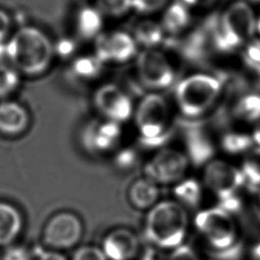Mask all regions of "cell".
I'll use <instances>...</instances> for the list:
<instances>
[{"mask_svg": "<svg viewBox=\"0 0 260 260\" xmlns=\"http://www.w3.org/2000/svg\"><path fill=\"white\" fill-rule=\"evenodd\" d=\"M175 197L183 206L195 208L201 199L200 184L194 179H186L180 181L174 188Z\"/></svg>", "mask_w": 260, "mask_h": 260, "instance_id": "7402d4cb", "label": "cell"}, {"mask_svg": "<svg viewBox=\"0 0 260 260\" xmlns=\"http://www.w3.org/2000/svg\"><path fill=\"white\" fill-rule=\"evenodd\" d=\"M221 89V81L207 74H193L182 79L175 91L180 112L188 118L203 115L215 102Z\"/></svg>", "mask_w": 260, "mask_h": 260, "instance_id": "5b68a950", "label": "cell"}, {"mask_svg": "<svg viewBox=\"0 0 260 260\" xmlns=\"http://www.w3.org/2000/svg\"><path fill=\"white\" fill-rule=\"evenodd\" d=\"M167 260H199L196 252L187 245H180L173 249Z\"/></svg>", "mask_w": 260, "mask_h": 260, "instance_id": "d6a6232c", "label": "cell"}, {"mask_svg": "<svg viewBox=\"0 0 260 260\" xmlns=\"http://www.w3.org/2000/svg\"><path fill=\"white\" fill-rule=\"evenodd\" d=\"M93 104L105 119L119 124L129 120L134 114L129 94L114 83L100 86L93 94Z\"/></svg>", "mask_w": 260, "mask_h": 260, "instance_id": "30bf717a", "label": "cell"}, {"mask_svg": "<svg viewBox=\"0 0 260 260\" xmlns=\"http://www.w3.org/2000/svg\"><path fill=\"white\" fill-rule=\"evenodd\" d=\"M245 182L251 188L260 186V148L253 149L244 160L243 172Z\"/></svg>", "mask_w": 260, "mask_h": 260, "instance_id": "cb8c5ba5", "label": "cell"}, {"mask_svg": "<svg viewBox=\"0 0 260 260\" xmlns=\"http://www.w3.org/2000/svg\"><path fill=\"white\" fill-rule=\"evenodd\" d=\"M189 217L185 206L176 200L154 204L145 219V236L158 249H175L187 234Z\"/></svg>", "mask_w": 260, "mask_h": 260, "instance_id": "7a4b0ae2", "label": "cell"}, {"mask_svg": "<svg viewBox=\"0 0 260 260\" xmlns=\"http://www.w3.org/2000/svg\"><path fill=\"white\" fill-rule=\"evenodd\" d=\"M212 260H242L241 244H235L224 251L214 252Z\"/></svg>", "mask_w": 260, "mask_h": 260, "instance_id": "836d02e7", "label": "cell"}, {"mask_svg": "<svg viewBox=\"0 0 260 260\" xmlns=\"http://www.w3.org/2000/svg\"><path fill=\"white\" fill-rule=\"evenodd\" d=\"M72 260H108L103 250L93 246H83L78 248Z\"/></svg>", "mask_w": 260, "mask_h": 260, "instance_id": "1f68e13d", "label": "cell"}, {"mask_svg": "<svg viewBox=\"0 0 260 260\" xmlns=\"http://www.w3.org/2000/svg\"><path fill=\"white\" fill-rule=\"evenodd\" d=\"M82 235L80 219L71 212H59L46 223L43 232L44 243L52 249H68L75 246Z\"/></svg>", "mask_w": 260, "mask_h": 260, "instance_id": "9c48e42d", "label": "cell"}, {"mask_svg": "<svg viewBox=\"0 0 260 260\" xmlns=\"http://www.w3.org/2000/svg\"><path fill=\"white\" fill-rule=\"evenodd\" d=\"M95 8L103 14L120 17L132 8V0H94Z\"/></svg>", "mask_w": 260, "mask_h": 260, "instance_id": "4316f807", "label": "cell"}, {"mask_svg": "<svg viewBox=\"0 0 260 260\" xmlns=\"http://www.w3.org/2000/svg\"><path fill=\"white\" fill-rule=\"evenodd\" d=\"M27 111L18 103L5 101L0 103V133L18 135L28 125Z\"/></svg>", "mask_w": 260, "mask_h": 260, "instance_id": "9a60e30c", "label": "cell"}, {"mask_svg": "<svg viewBox=\"0 0 260 260\" xmlns=\"http://www.w3.org/2000/svg\"><path fill=\"white\" fill-rule=\"evenodd\" d=\"M11 17L2 8H0V44L6 43V39L11 30Z\"/></svg>", "mask_w": 260, "mask_h": 260, "instance_id": "e575fe53", "label": "cell"}, {"mask_svg": "<svg viewBox=\"0 0 260 260\" xmlns=\"http://www.w3.org/2000/svg\"><path fill=\"white\" fill-rule=\"evenodd\" d=\"M21 228L22 217L18 209L0 201V247L9 246L18 237Z\"/></svg>", "mask_w": 260, "mask_h": 260, "instance_id": "e0dca14e", "label": "cell"}, {"mask_svg": "<svg viewBox=\"0 0 260 260\" xmlns=\"http://www.w3.org/2000/svg\"><path fill=\"white\" fill-rule=\"evenodd\" d=\"M135 127L140 140L148 146H157L172 132V113L167 100L156 93L144 95L134 111Z\"/></svg>", "mask_w": 260, "mask_h": 260, "instance_id": "277c9868", "label": "cell"}, {"mask_svg": "<svg viewBox=\"0 0 260 260\" xmlns=\"http://www.w3.org/2000/svg\"><path fill=\"white\" fill-rule=\"evenodd\" d=\"M238 118L253 121L260 118V95L248 94L243 96L236 105L234 110Z\"/></svg>", "mask_w": 260, "mask_h": 260, "instance_id": "603a6c76", "label": "cell"}, {"mask_svg": "<svg viewBox=\"0 0 260 260\" xmlns=\"http://www.w3.org/2000/svg\"><path fill=\"white\" fill-rule=\"evenodd\" d=\"M102 12L93 7H85L77 15L78 34L85 39L98 37L103 26Z\"/></svg>", "mask_w": 260, "mask_h": 260, "instance_id": "ffe728a7", "label": "cell"}, {"mask_svg": "<svg viewBox=\"0 0 260 260\" xmlns=\"http://www.w3.org/2000/svg\"><path fill=\"white\" fill-rule=\"evenodd\" d=\"M167 258L168 257H165L159 252V249L156 250L155 248H149L144 251L140 260H167Z\"/></svg>", "mask_w": 260, "mask_h": 260, "instance_id": "d590c367", "label": "cell"}, {"mask_svg": "<svg viewBox=\"0 0 260 260\" xmlns=\"http://www.w3.org/2000/svg\"><path fill=\"white\" fill-rule=\"evenodd\" d=\"M169 0H132V8L141 14L155 13L168 4Z\"/></svg>", "mask_w": 260, "mask_h": 260, "instance_id": "f546056e", "label": "cell"}, {"mask_svg": "<svg viewBox=\"0 0 260 260\" xmlns=\"http://www.w3.org/2000/svg\"><path fill=\"white\" fill-rule=\"evenodd\" d=\"M252 144V138L242 133H226L221 139L222 148L230 153H239L247 150Z\"/></svg>", "mask_w": 260, "mask_h": 260, "instance_id": "83f0119b", "label": "cell"}, {"mask_svg": "<svg viewBox=\"0 0 260 260\" xmlns=\"http://www.w3.org/2000/svg\"><path fill=\"white\" fill-rule=\"evenodd\" d=\"M253 140H254L255 142H257L258 144H260V127H258V128L255 130V132H254V134H253Z\"/></svg>", "mask_w": 260, "mask_h": 260, "instance_id": "f35d334b", "label": "cell"}, {"mask_svg": "<svg viewBox=\"0 0 260 260\" xmlns=\"http://www.w3.org/2000/svg\"><path fill=\"white\" fill-rule=\"evenodd\" d=\"M39 260H67L64 255L57 251H43L39 254Z\"/></svg>", "mask_w": 260, "mask_h": 260, "instance_id": "8d00e7d4", "label": "cell"}, {"mask_svg": "<svg viewBox=\"0 0 260 260\" xmlns=\"http://www.w3.org/2000/svg\"><path fill=\"white\" fill-rule=\"evenodd\" d=\"M18 85V71L12 66L0 63V99L8 96Z\"/></svg>", "mask_w": 260, "mask_h": 260, "instance_id": "484cf974", "label": "cell"}, {"mask_svg": "<svg viewBox=\"0 0 260 260\" xmlns=\"http://www.w3.org/2000/svg\"><path fill=\"white\" fill-rule=\"evenodd\" d=\"M0 260H32V253L24 246L9 245Z\"/></svg>", "mask_w": 260, "mask_h": 260, "instance_id": "4dcf8cb0", "label": "cell"}, {"mask_svg": "<svg viewBox=\"0 0 260 260\" xmlns=\"http://www.w3.org/2000/svg\"><path fill=\"white\" fill-rule=\"evenodd\" d=\"M204 182L220 201H223L236 196L237 190L245 183V179L242 172L236 168L224 161L214 160L205 168Z\"/></svg>", "mask_w": 260, "mask_h": 260, "instance_id": "7c38bea8", "label": "cell"}, {"mask_svg": "<svg viewBox=\"0 0 260 260\" xmlns=\"http://www.w3.org/2000/svg\"><path fill=\"white\" fill-rule=\"evenodd\" d=\"M190 20V14L185 4L177 2L170 5L164 13L161 27L164 31L170 34H177L183 30Z\"/></svg>", "mask_w": 260, "mask_h": 260, "instance_id": "d6986e66", "label": "cell"}, {"mask_svg": "<svg viewBox=\"0 0 260 260\" xmlns=\"http://www.w3.org/2000/svg\"><path fill=\"white\" fill-rule=\"evenodd\" d=\"M137 51V43L133 36L115 30L100 34L95 41V56L104 62L124 63L132 59Z\"/></svg>", "mask_w": 260, "mask_h": 260, "instance_id": "8fae6325", "label": "cell"}, {"mask_svg": "<svg viewBox=\"0 0 260 260\" xmlns=\"http://www.w3.org/2000/svg\"><path fill=\"white\" fill-rule=\"evenodd\" d=\"M136 72L141 84L152 90L170 87L175 80V69L168 57L155 49H145L136 59Z\"/></svg>", "mask_w": 260, "mask_h": 260, "instance_id": "52a82bcc", "label": "cell"}, {"mask_svg": "<svg viewBox=\"0 0 260 260\" xmlns=\"http://www.w3.org/2000/svg\"><path fill=\"white\" fill-rule=\"evenodd\" d=\"M256 27L258 28V30H259V32H260V18L258 19V21H257V23H256Z\"/></svg>", "mask_w": 260, "mask_h": 260, "instance_id": "60d3db41", "label": "cell"}, {"mask_svg": "<svg viewBox=\"0 0 260 260\" xmlns=\"http://www.w3.org/2000/svg\"><path fill=\"white\" fill-rule=\"evenodd\" d=\"M187 144L189 155L196 165L205 162L214 152L212 139L204 125L200 123L193 124L188 130Z\"/></svg>", "mask_w": 260, "mask_h": 260, "instance_id": "2e32d148", "label": "cell"}, {"mask_svg": "<svg viewBox=\"0 0 260 260\" xmlns=\"http://www.w3.org/2000/svg\"><path fill=\"white\" fill-rule=\"evenodd\" d=\"M253 256H254L257 260H260V244H258V245L253 249Z\"/></svg>", "mask_w": 260, "mask_h": 260, "instance_id": "ab89813d", "label": "cell"}, {"mask_svg": "<svg viewBox=\"0 0 260 260\" xmlns=\"http://www.w3.org/2000/svg\"><path fill=\"white\" fill-rule=\"evenodd\" d=\"M50 39L34 26L20 27L6 43V58L17 71L29 76L44 73L53 59Z\"/></svg>", "mask_w": 260, "mask_h": 260, "instance_id": "6da1fadb", "label": "cell"}, {"mask_svg": "<svg viewBox=\"0 0 260 260\" xmlns=\"http://www.w3.org/2000/svg\"><path fill=\"white\" fill-rule=\"evenodd\" d=\"M134 40L145 49H154L164 38V29L160 24L151 21H140L134 28Z\"/></svg>", "mask_w": 260, "mask_h": 260, "instance_id": "44dd1931", "label": "cell"}, {"mask_svg": "<svg viewBox=\"0 0 260 260\" xmlns=\"http://www.w3.org/2000/svg\"><path fill=\"white\" fill-rule=\"evenodd\" d=\"M243 58L250 69L260 74V40H254L248 44L243 53Z\"/></svg>", "mask_w": 260, "mask_h": 260, "instance_id": "f1b7e54d", "label": "cell"}, {"mask_svg": "<svg viewBox=\"0 0 260 260\" xmlns=\"http://www.w3.org/2000/svg\"><path fill=\"white\" fill-rule=\"evenodd\" d=\"M158 196L157 184L147 177L137 179L129 188V200L138 209L151 208L157 203Z\"/></svg>", "mask_w": 260, "mask_h": 260, "instance_id": "ac0fdd59", "label": "cell"}, {"mask_svg": "<svg viewBox=\"0 0 260 260\" xmlns=\"http://www.w3.org/2000/svg\"><path fill=\"white\" fill-rule=\"evenodd\" d=\"M139 247V240L132 231L116 229L105 237L102 250L108 260H132Z\"/></svg>", "mask_w": 260, "mask_h": 260, "instance_id": "5bb4252c", "label": "cell"}, {"mask_svg": "<svg viewBox=\"0 0 260 260\" xmlns=\"http://www.w3.org/2000/svg\"><path fill=\"white\" fill-rule=\"evenodd\" d=\"M103 62L96 56H84L78 58L73 64L74 73L81 78L91 79L99 75Z\"/></svg>", "mask_w": 260, "mask_h": 260, "instance_id": "d4e9b609", "label": "cell"}, {"mask_svg": "<svg viewBox=\"0 0 260 260\" xmlns=\"http://www.w3.org/2000/svg\"><path fill=\"white\" fill-rule=\"evenodd\" d=\"M120 137V124L105 119L104 121H92L86 126L82 142L86 150L92 153H104L112 150L118 144Z\"/></svg>", "mask_w": 260, "mask_h": 260, "instance_id": "4fadbf2b", "label": "cell"}, {"mask_svg": "<svg viewBox=\"0 0 260 260\" xmlns=\"http://www.w3.org/2000/svg\"><path fill=\"white\" fill-rule=\"evenodd\" d=\"M187 155L176 148H162L156 151L144 167L145 177L156 184L180 182L188 169Z\"/></svg>", "mask_w": 260, "mask_h": 260, "instance_id": "ba28073f", "label": "cell"}, {"mask_svg": "<svg viewBox=\"0 0 260 260\" xmlns=\"http://www.w3.org/2000/svg\"><path fill=\"white\" fill-rule=\"evenodd\" d=\"M213 47L220 52H232L254 35L256 21L250 6L242 1L231 5L221 16L209 19Z\"/></svg>", "mask_w": 260, "mask_h": 260, "instance_id": "3957f363", "label": "cell"}, {"mask_svg": "<svg viewBox=\"0 0 260 260\" xmlns=\"http://www.w3.org/2000/svg\"><path fill=\"white\" fill-rule=\"evenodd\" d=\"M135 159V156L133 155V153H128L126 154V152L121 153V155L118 157V165L120 167H130L133 164V160Z\"/></svg>", "mask_w": 260, "mask_h": 260, "instance_id": "74e56055", "label": "cell"}, {"mask_svg": "<svg viewBox=\"0 0 260 260\" xmlns=\"http://www.w3.org/2000/svg\"><path fill=\"white\" fill-rule=\"evenodd\" d=\"M195 225L215 252L233 247L236 228L231 214L221 207L200 211L195 216Z\"/></svg>", "mask_w": 260, "mask_h": 260, "instance_id": "8992f818", "label": "cell"}]
</instances>
